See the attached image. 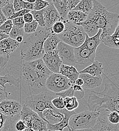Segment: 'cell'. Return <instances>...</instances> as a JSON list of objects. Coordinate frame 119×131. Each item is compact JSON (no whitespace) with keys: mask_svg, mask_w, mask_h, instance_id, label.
I'll return each mask as SVG.
<instances>
[{"mask_svg":"<svg viewBox=\"0 0 119 131\" xmlns=\"http://www.w3.org/2000/svg\"><path fill=\"white\" fill-rule=\"evenodd\" d=\"M53 5L60 17V21L65 23L68 22L67 15L70 11L68 7V0H54L52 1Z\"/></svg>","mask_w":119,"mask_h":131,"instance_id":"cell-22","label":"cell"},{"mask_svg":"<svg viewBox=\"0 0 119 131\" xmlns=\"http://www.w3.org/2000/svg\"><path fill=\"white\" fill-rule=\"evenodd\" d=\"M71 87L73 89V90L75 92H82V91H84V89H83V88L81 86L77 85L76 84L73 85L72 86H71Z\"/></svg>","mask_w":119,"mask_h":131,"instance_id":"cell-51","label":"cell"},{"mask_svg":"<svg viewBox=\"0 0 119 131\" xmlns=\"http://www.w3.org/2000/svg\"><path fill=\"white\" fill-rule=\"evenodd\" d=\"M65 109L68 112L74 111L79 106L78 100L75 97H68L63 98Z\"/></svg>","mask_w":119,"mask_h":131,"instance_id":"cell-31","label":"cell"},{"mask_svg":"<svg viewBox=\"0 0 119 131\" xmlns=\"http://www.w3.org/2000/svg\"><path fill=\"white\" fill-rule=\"evenodd\" d=\"M64 115L61 113L60 110L56 108H48L44 111L41 118L47 124L54 125L60 123Z\"/></svg>","mask_w":119,"mask_h":131,"instance_id":"cell-16","label":"cell"},{"mask_svg":"<svg viewBox=\"0 0 119 131\" xmlns=\"http://www.w3.org/2000/svg\"><path fill=\"white\" fill-rule=\"evenodd\" d=\"M21 104L16 100L6 99L0 103V113L6 117H13L20 114Z\"/></svg>","mask_w":119,"mask_h":131,"instance_id":"cell-12","label":"cell"},{"mask_svg":"<svg viewBox=\"0 0 119 131\" xmlns=\"http://www.w3.org/2000/svg\"><path fill=\"white\" fill-rule=\"evenodd\" d=\"M9 0H0V9L9 2Z\"/></svg>","mask_w":119,"mask_h":131,"instance_id":"cell-55","label":"cell"},{"mask_svg":"<svg viewBox=\"0 0 119 131\" xmlns=\"http://www.w3.org/2000/svg\"><path fill=\"white\" fill-rule=\"evenodd\" d=\"M22 17L25 23H30L34 20L33 16L31 12L26 13Z\"/></svg>","mask_w":119,"mask_h":131,"instance_id":"cell-47","label":"cell"},{"mask_svg":"<svg viewBox=\"0 0 119 131\" xmlns=\"http://www.w3.org/2000/svg\"><path fill=\"white\" fill-rule=\"evenodd\" d=\"M71 87L68 79L59 73H52L48 78L45 87L51 92L58 93Z\"/></svg>","mask_w":119,"mask_h":131,"instance_id":"cell-9","label":"cell"},{"mask_svg":"<svg viewBox=\"0 0 119 131\" xmlns=\"http://www.w3.org/2000/svg\"><path fill=\"white\" fill-rule=\"evenodd\" d=\"M102 32V30L99 29L97 33L92 37H89L86 34L85 41L82 46L87 49L96 51L98 47L102 42L100 39Z\"/></svg>","mask_w":119,"mask_h":131,"instance_id":"cell-23","label":"cell"},{"mask_svg":"<svg viewBox=\"0 0 119 131\" xmlns=\"http://www.w3.org/2000/svg\"><path fill=\"white\" fill-rule=\"evenodd\" d=\"M50 131V130H47V131Z\"/></svg>","mask_w":119,"mask_h":131,"instance_id":"cell-60","label":"cell"},{"mask_svg":"<svg viewBox=\"0 0 119 131\" xmlns=\"http://www.w3.org/2000/svg\"><path fill=\"white\" fill-rule=\"evenodd\" d=\"M56 95L61 98H65L68 97H75L78 100L83 98L84 96V91L75 92L73 90L71 86L68 89L63 91L60 93H56Z\"/></svg>","mask_w":119,"mask_h":131,"instance_id":"cell-29","label":"cell"},{"mask_svg":"<svg viewBox=\"0 0 119 131\" xmlns=\"http://www.w3.org/2000/svg\"><path fill=\"white\" fill-rule=\"evenodd\" d=\"M7 20V18L4 16L1 11V9H0V26L3 25Z\"/></svg>","mask_w":119,"mask_h":131,"instance_id":"cell-52","label":"cell"},{"mask_svg":"<svg viewBox=\"0 0 119 131\" xmlns=\"http://www.w3.org/2000/svg\"><path fill=\"white\" fill-rule=\"evenodd\" d=\"M57 35L61 41L77 48L83 44L86 33L81 25L67 22L63 32Z\"/></svg>","mask_w":119,"mask_h":131,"instance_id":"cell-6","label":"cell"},{"mask_svg":"<svg viewBox=\"0 0 119 131\" xmlns=\"http://www.w3.org/2000/svg\"><path fill=\"white\" fill-rule=\"evenodd\" d=\"M107 119L108 122L113 125L119 124V113L117 112H109L107 115Z\"/></svg>","mask_w":119,"mask_h":131,"instance_id":"cell-40","label":"cell"},{"mask_svg":"<svg viewBox=\"0 0 119 131\" xmlns=\"http://www.w3.org/2000/svg\"><path fill=\"white\" fill-rule=\"evenodd\" d=\"M79 78L83 80L84 84L82 86L83 89H94L100 86L103 82L102 76L95 77L88 74H81L79 75Z\"/></svg>","mask_w":119,"mask_h":131,"instance_id":"cell-18","label":"cell"},{"mask_svg":"<svg viewBox=\"0 0 119 131\" xmlns=\"http://www.w3.org/2000/svg\"><path fill=\"white\" fill-rule=\"evenodd\" d=\"M119 26H118L114 32L111 35L104 37L101 41L105 46L113 49H119Z\"/></svg>","mask_w":119,"mask_h":131,"instance_id":"cell-25","label":"cell"},{"mask_svg":"<svg viewBox=\"0 0 119 131\" xmlns=\"http://www.w3.org/2000/svg\"><path fill=\"white\" fill-rule=\"evenodd\" d=\"M76 64L89 66L95 61L96 51L90 50L81 46L74 49Z\"/></svg>","mask_w":119,"mask_h":131,"instance_id":"cell-10","label":"cell"},{"mask_svg":"<svg viewBox=\"0 0 119 131\" xmlns=\"http://www.w3.org/2000/svg\"><path fill=\"white\" fill-rule=\"evenodd\" d=\"M104 68L102 63L95 61L92 64L79 72V74H88L95 77H101L103 74Z\"/></svg>","mask_w":119,"mask_h":131,"instance_id":"cell-21","label":"cell"},{"mask_svg":"<svg viewBox=\"0 0 119 131\" xmlns=\"http://www.w3.org/2000/svg\"><path fill=\"white\" fill-rule=\"evenodd\" d=\"M31 12L30 10H25V9H23L21 11H19L17 12H15L13 15H12V16L9 19L10 20H12L13 19L16 18H19V17H22L25 14H26L28 13Z\"/></svg>","mask_w":119,"mask_h":131,"instance_id":"cell-44","label":"cell"},{"mask_svg":"<svg viewBox=\"0 0 119 131\" xmlns=\"http://www.w3.org/2000/svg\"><path fill=\"white\" fill-rule=\"evenodd\" d=\"M20 119L24 122L26 129L30 131H47V123L24 104L20 113Z\"/></svg>","mask_w":119,"mask_h":131,"instance_id":"cell-8","label":"cell"},{"mask_svg":"<svg viewBox=\"0 0 119 131\" xmlns=\"http://www.w3.org/2000/svg\"><path fill=\"white\" fill-rule=\"evenodd\" d=\"M109 111L105 110L100 111V114L97 119L93 131H119V124L113 125L107 119Z\"/></svg>","mask_w":119,"mask_h":131,"instance_id":"cell-13","label":"cell"},{"mask_svg":"<svg viewBox=\"0 0 119 131\" xmlns=\"http://www.w3.org/2000/svg\"><path fill=\"white\" fill-rule=\"evenodd\" d=\"M23 0H14L13 1V5L15 12L23 10Z\"/></svg>","mask_w":119,"mask_h":131,"instance_id":"cell-42","label":"cell"},{"mask_svg":"<svg viewBox=\"0 0 119 131\" xmlns=\"http://www.w3.org/2000/svg\"><path fill=\"white\" fill-rule=\"evenodd\" d=\"M13 25L14 26L20 28H23L25 22L23 20V17H19L12 20Z\"/></svg>","mask_w":119,"mask_h":131,"instance_id":"cell-43","label":"cell"},{"mask_svg":"<svg viewBox=\"0 0 119 131\" xmlns=\"http://www.w3.org/2000/svg\"><path fill=\"white\" fill-rule=\"evenodd\" d=\"M8 99V93L6 90L0 87V103L6 99Z\"/></svg>","mask_w":119,"mask_h":131,"instance_id":"cell-48","label":"cell"},{"mask_svg":"<svg viewBox=\"0 0 119 131\" xmlns=\"http://www.w3.org/2000/svg\"><path fill=\"white\" fill-rule=\"evenodd\" d=\"M25 35L23 28H18L15 26H13L12 30L9 34V36L10 38L15 40L17 37L22 36L23 37Z\"/></svg>","mask_w":119,"mask_h":131,"instance_id":"cell-36","label":"cell"},{"mask_svg":"<svg viewBox=\"0 0 119 131\" xmlns=\"http://www.w3.org/2000/svg\"><path fill=\"white\" fill-rule=\"evenodd\" d=\"M15 129L17 131H24L26 129V125L23 121L19 119L15 124Z\"/></svg>","mask_w":119,"mask_h":131,"instance_id":"cell-45","label":"cell"},{"mask_svg":"<svg viewBox=\"0 0 119 131\" xmlns=\"http://www.w3.org/2000/svg\"><path fill=\"white\" fill-rule=\"evenodd\" d=\"M31 13L33 16L34 21L38 23L39 27L41 28H45V24L43 16V10L39 11H31Z\"/></svg>","mask_w":119,"mask_h":131,"instance_id":"cell-33","label":"cell"},{"mask_svg":"<svg viewBox=\"0 0 119 131\" xmlns=\"http://www.w3.org/2000/svg\"><path fill=\"white\" fill-rule=\"evenodd\" d=\"M38 23L34 20L30 23H25L23 26L24 33L29 34L35 32L38 28Z\"/></svg>","mask_w":119,"mask_h":131,"instance_id":"cell-35","label":"cell"},{"mask_svg":"<svg viewBox=\"0 0 119 131\" xmlns=\"http://www.w3.org/2000/svg\"><path fill=\"white\" fill-rule=\"evenodd\" d=\"M42 59L46 67L52 73H59V69L62 63L57 50L45 53Z\"/></svg>","mask_w":119,"mask_h":131,"instance_id":"cell-14","label":"cell"},{"mask_svg":"<svg viewBox=\"0 0 119 131\" xmlns=\"http://www.w3.org/2000/svg\"><path fill=\"white\" fill-rule=\"evenodd\" d=\"M23 40V37H22V36H18L15 39V40L17 41V42H18L20 44V43L22 42Z\"/></svg>","mask_w":119,"mask_h":131,"instance_id":"cell-56","label":"cell"},{"mask_svg":"<svg viewBox=\"0 0 119 131\" xmlns=\"http://www.w3.org/2000/svg\"><path fill=\"white\" fill-rule=\"evenodd\" d=\"M13 26V25L12 20H7L3 25L0 26V32L9 35Z\"/></svg>","mask_w":119,"mask_h":131,"instance_id":"cell-37","label":"cell"},{"mask_svg":"<svg viewBox=\"0 0 119 131\" xmlns=\"http://www.w3.org/2000/svg\"><path fill=\"white\" fill-rule=\"evenodd\" d=\"M61 113L64 116L62 121L54 125H50V124H47V128L48 130L50 131H63L64 129L68 128V122L70 117L74 114H76L75 111L72 112H68L67 111L65 108L60 110Z\"/></svg>","mask_w":119,"mask_h":131,"instance_id":"cell-19","label":"cell"},{"mask_svg":"<svg viewBox=\"0 0 119 131\" xmlns=\"http://www.w3.org/2000/svg\"><path fill=\"white\" fill-rule=\"evenodd\" d=\"M88 15L85 13L75 10H71L68 12L67 15V20L69 22L79 25L80 24L85 22L87 20Z\"/></svg>","mask_w":119,"mask_h":131,"instance_id":"cell-26","label":"cell"},{"mask_svg":"<svg viewBox=\"0 0 119 131\" xmlns=\"http://www.w3.org/2000/svg\"><path fill=\"white\" fill-rule=\"evenodd\" d=\"M51 34L50 29L38 27L35 32L24 35L21 51V61L30 62L42 59L45 54L44 42Z\"/></svg>","mask_w":119,"mask_h":131,"instance_id":"cell-4","label":"cell"},{"mask_svg":"<svg viewBox=\"0 0 119 131\" xmlns=\"http://www.w3.org/2000/svg\"><path fill=\"white\" fill-rule=\"evenodd\" d=\"M29 131V130H27V129H25V131Z\"/></svg>","mask_w":119,"mask_h":131,"instance_id":"cell-59","label":"cell"},{"mask_svg":"<svg viewBox=\"0 0 119 131\" xmlns=\"http://www.w3.org/2000/svg\"><path fill=\"white\" fill-rule=\"evenodd\" d=\"M59 74L66 77L70 83L71 86L75 84V81L78 79L79 72L75 66L65 65L62 64L60 69Z\"/></svg>","mask_w":119,"mask_h":131,"instance_id":"cell-20","label":"cell"},{"mask_svg":"<svg viewBox=\"0 0 119 131\" xmlns=\"http://www.w3.org/2000/svg\"><path fill=\"white\" fill-rule=\"evenodd\" d=\"M51 102L54 108L58 110H62L65 108L63 98L58 96L52 99Z\"/></svg>","mask_w":119,"mask_h":131,"instance_id":"cell-39","label":"cell"},{"mask_svg":"<svg viewBox=\"0 0 119 131\" xmlns=\"http://www.w3.org/2000/svg\"><path fill=\"white\" fill-rule=\"evenodd\" d=\"M23 9L25 10H30L31 11H33L34 10V4H30L27 3L25 1H24L23 3Z\"/></svg>","mask_w":119,"mask_h":131,"instance_id":"cell-49","label":"cell"},{"mask_svg":"<svg viewBox=\"0 0 119 131\" xmlns=\"http://www.w3.org/2000/svg\"><path fill=\"white\" fill-rule=\"evenodd\" d=\"M7 118V117H6L5 116L0 113V131L2 130Z\"/></svg>","mask_w":119,"mask_h":131,"instance_id":"cell-50","label":"cell"},{"mask_svg":"<svg viewBox=\"0 0 119 131\" xmlns=\"http://www.w3.org/2000/svg\"><path fill=\"white\" fill-rule=\"evenodd\" d=\"M20 44L10 37L0 41V56H10L20 47Z\"/></svg>","mask_w":119,"mask_h":131,"instance_id":"cell-17","label":"cell"},{"mask_svg":"<svg viewBox=\"0 0 119 131\" xmlns=\"http://www.w3.org/2000/svg\"><path fill=\"white\" fill-rule=\"evenodd\" d=\"M74 49L75 48L72 47L62 41L58 43L56 50L62 64L73 66L76 65Z\"/></svg>","mask_w":119,"mask_h":131,"instance_id":"cell-11","label":"cell"},{"mask_svg":"<svg viewBox=\"0 0 119 131\" xmlns=\"http://www.w3.org/2000/svg\"><path fill=\"white\" fill-rule=\"evenodd\" d=\"M9 57L10 56H0V72L3 71L6 67L9 61Z\"/></svg>","mask_w":119,"mask_h":131,"instance_id":"cell-41","label":"cell"},{"mask_svg":"<svg viewBox=\"0 0 119 131\" xmlns=\"http://www.w3.org/2000/svg\"><path fill=\"white\" fill-rule=\"evenodd\" d=\"M21 69L22 78L31 95L40 93L46 88V81L52 74L42 59L30 62L21 61Z\"/></svg>","mask_w":119,"mask_h":131,"instance_id":"cell-3","label":"cell"},{"mask_svg":"<svg viewBox=\"0 0 119 131\" xmlns=\"http://www.w3.org/2000/svg\"><path fill=\"white\" fill-rule=\"evenodd\" d=\"M83 84H84V82H83V80L80 78H78V79H77L76 80V81H75V84L77 85H78V86H82L83 85Z\"/></svg>","mask_w":119,"mask_h":131,"instance_id":"cell-53","label":"cell"},{"mask_svg":"<svg viewBox=\"0 0 119 131\" xmlns=\"http://www.w3.org/2000/svg\"><path fill=\"white\" fill-rule=\"evenodd\" d=\"M80 1V0H68V9L69 11H71L75 9Z\"/></svg>","mask_w":119,"mask_h":131,"instance_id":"cell-46","label":"cell"},{"mask_svg":"<svg viewBox=\"0 0 119 131\" xmlns=\"http://www.w3.org/2000/svg\"><path fill=\"white\" fill-rule=\"evenodd\" d=\"M100 114L99 112L85 111L72 115L69 119L68 128L71 130L93 129Z\"/></svg>","mask_w":119,"mask_h":131,"instance_id":"cell-7","label":"cell"},{"mask_svg":"<svg viewBox=\"0 0 119 131\" xmlns=\"http://www.w3.org/2000/svg\"><path fill=\"white\" fill-rule=\"evenodd\" d=\"M68 131H93V129H84V130H71L68 129Z\"/></svg>","mask_w":119,"mask_h":131,"instance_id":"cell-57","label":"cell"},{"mask_svg":"<svg viewBox=\"0 0 119 131\" xmlns=\"http://www.w3.org/2000/svg\"><path fill=\"white\" fill-rule=\"evenodd\" d=\"M49 2V6L43 9V16L45 24V28L51 30L53 25L56 22L60 21V17L53 5V1Z\"/></svg>","mask_w":119,"mask_h":131,"instance_id":"cell-15","label":"cell"},{"mask_svg":"<svg viewBox=\"0 0 119 131\" xmlns=\"http://www.w3.org/2000/svg\"><path fill=\"white\" fill-rule=\"evenodd\" d=\"M65 29V23L61 21H58L56 22L51 28L52 33L58 35L63 32Z\"/></svg>","mask_w":119,"mask_h":131,"instance_id":"cell-34","label":"cell"},{"mask_svg":"<svg viewBox=\"0 0 119 131\" xmlns=\"http://www.w3.org/2000/svg\"><path fill=\"white\" fill-rule=\"evenodd\" d=\"M61 40L56 34L52 33L44 42L43 49L45 53L56 50L58 43Z\"/></svg>","mask_w":119,"mask_h":131,"instance_id":"cell-24","label":"cell"},{"mask_svg":"<svg viewBox=\"0 0 119 131\" xmlns=\"http://www.w3.org/2000/svg\"><path fill=\"white\" fill-rule=\"evenodd\" d=\"M49 5V2L44 0H36L34 4L33 11H39L44 9Z\"/></svg>","mask_w":119,"mask_h":131,"instance_id":"cell-38","label":"cell"},{"mask_svg":"<svg viewBox=\"0 0 119 131\" xmlns=\"http://www.w3.org/2000/svg\"><path fill=\"white\" fill-rule=\"evenodd\" d=\"M1 9L7 20H9L10 18L15 13L13 5V1L12 0H9V2L4 6Z\"/></svg>","mask_w":119,"mask_h":131,"instance_id":"cell-32","label":"cell"},{"mask_svg":"<svg viewBox=\"0 0 119 131\" xmlns=\"http://www.w3.org/2000/svg\"><path fill=\"white\" fill-rule=\"evenodd\" d=\"M20 119V114L13 117H7L2 131H17L15 129V124Z\"/></svg>","mask_w":119,"mask_h":131,"instance_id":"cell-30","label":"cell"},{"mask_svg":"<svg viewBox=\"0 0 119 131\" xmlns=\"http://www.w3.org/2000/svg\"><path fill=\"white\" fill-rule=\"evenodd\" d=\"M105 87L100 92H91L87 102L89 111L99 112L105 110L112 112L119 111V88L118 84L105 75L103 80Z\"/></svg>","mask_w":119,"mask_h":131,"instance_id":"cell-2","label":"cell"},{"mask_svg":"<svg viewBox=\"0 0 119 131\" xmlns=\"http://www.w3.org/2000/svg\"><path fill=\"white\" fill-rule=\"evenodd\" d=\"M24 1L27 3H29L30 4H34L36 0H24Z\"/></svg>","mask_w":119,"mask_h":131,"instance_id":"cell-58","label":"cell"},{"mask_svg":"<svg viewBox=\"0 0 119 131\" xmlns=\"http://www.w3.org/2000/svg\"><path fill=\"white\" fill-rule=\"evenodd\" d=\"M20 79H16L9 74L4 76H0V85L5 90H6V84H9L10 85H13L18 88L20 86Z\"/></svg>","mask_w":119,"mask_h":131,"instance_id":"cell-27","label":"cell"},{"mask_svg":"<svg viewBox=\"0 0 119 131\" xmlns=\"http://www.w3.org/2000/svg\"></svg>","mask_w":119,"mask_h":131,"instance_id":"cell-61","label":"cell"},{"mask_svg":"<svg viewBox=\"0 0 119 131\" xmlns=\"http://www.w3.org/2000/svg\"><path fill=\"white\" fill-rule=\"evenodd\" d=\"M119 15L118 13L109 12L97 1H93V7L88 15L85 22L80 24L89 37L96 35L99 29L102 30L100 39L112 35L119 26Z\"/></svg>","mask_w":119,"mask_h":131,"instance_id":"cell-1","label":"cell"},{"mask_svg":"<svg viewBox=\"0 0 119 131\" xmlns=\"http://www.w3.org/2000/svg\"><path fill=\"white\" fill-rule=\"evenodd\" d=\"M93 7V1L82 0L80 1L77 6L72 10L81 11L88 15L92 11Z\"/></svg>","mask_w":119,"mask_h":131,"instance_id":"cell-28","label":"cell"},{"mask_svg":"<svg viewBox=\"0 0 119 131\" xmlns=\"http://www.w3.org/2000/svg\"><path fill=\"white\" fill-rule=\"evenodd\" d=\"M58 97L56 93L45 88L42 92L30 95L26 98L24 104L28 106L41 117L44 111L48 108H55L52 104V100Z\"/></svg>","mask_w":119,"mask_h":131,"instance_id":"cell-5","label":"cell"},{"mask_svg":"<svg viewBox=\"0 0 119 131\" xmlns=\"http://www.w3.org/2000/svg\"><path fill=\"white\" fill-rule=\"evenodd\" d=\"M9 36L8 35H7L5 33L0 32V41L3 39H5L9 38Z\"/></svg>","mask_w":119,"mask_h":131,"instance_id":"cell-54","label":"cell"}]
</instances>
